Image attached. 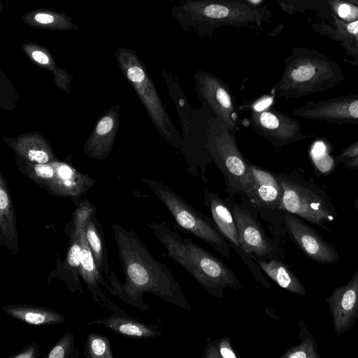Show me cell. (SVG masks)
<instances>
[{"label":"cell","mask_w":358,"mask_h":358,"mask_svg":"<svg viewBox=\"0 0 358 358\" xmlns=\"http://www.w3.org/2000/svg\"><path fill=\"white\" fill-rule=\"evenodd\" d=\"M115 242L124 283L111 271L106 280L115 290V296L141 311L149 310L143 293L152 294L177 307L189 310L192 306L182 289L166 265L157 261L133 230L113 222Z\"/></svg>","instance_id":"1"},{"label":"cell","mask_w":358,"mask_h":358,"mask_svg":"<svg viewBox=\"0 0 358 358\" xmlns=\"http://www.w3.org/2000/svg\"><path fill=\"white\" fill-rule=\"evenodd\" d=\"M171 13L182 30L201 38L224 27H261L273 17L266 7L248 0H185L172 7Z\"/></svg>","instance_id":"2"},{"label":"cell","mask_w":358,"mask_h":358,"mask_svg":"<svg viewBox=\"0 0 358 358\" xmlns=\"http://www.w3.org/2000/svg\"><path fill=\"white\" fill-rule=\"evenodd\" d=\"M166 255L183 267L199 285L216 298L224 296V289H239L242 284L237 275L222 260L192 239L170 229L166 222L148 224Z\"/></svg>","instance_id":"3"},{"label":"cell","mask_w":358,"mask_h":358,"mask_svg":"<svg viewBox=\"0 0 358 358\" xmlns=\"http://www.w3.org/2000/svg\"><path fill=\"white\" fill-rule=\"evenodd\" d=\"M285 64L281 77L272 87L280 98L299 99L322 92L344 80L339 65L315 50L294 48Z\"/></svg>","instance_id":"4"},{"label":"cell","mask_w":358,"mask_h":358,"mask_svg":"<svg viewBox=\"0 0 358 358\" xmlns=\"http://www.w3.org/2000/svg\"><path fill=\"white\" fill-rule=\"evenodd\" d=\"M162 76L182 128L181 150L187 170L192 176L206 182L207 169L213 163L208 149L209 115L202 108L190 104L174 73L165 70Z\"/></svg>","instance_id":"5"},{"label":"cell","mask_w":358,"mask_h":358,"mask_svg":"<svg viewBox=\"0 0 358 358\" xmlns=\"http://www.w3.org/2000/svg\"><path fill=\"white\" fill-rule=\"evenodd\" d=\"M275 173L284 191L280 210L294 214L330 232L329 224L336 220L338 213L324 190L292 173Z\"/></svg>","instance_id":"6"},{"label":"cell","mask_w":358,"mask_h":358,"mask_svg":"<svg viewBox=\"0 0 358 358\" xmlns=\"http://www.w3.org/2000/svg\"><path fill=\"white\" fill-rule=\"evenodd\" d=\"M208 115V149L212 162L223 174L229 195L244 196L251 180L249 161L238 147L236 134L220 120Z\"/></svg>","instance_id":"7"},{"label":"cell","mask_w":358,"mask_h":358,"mask_svg":"<svg viewBox=\"0 0 358 358\" xmlns=\"http://www.w3.org/2000/svg\"><path fill=\"white\" fill-rule=\"evenodd\" d=\"M149 186L180 227L210 245L223 257H230L231 248L226 237L208 216L197 210L166 185L149 181Z\"/></svg>","instance_id":"8"},{"label":"cell","mask_w":358,"mask_h":358,"mask_svg":"<svg viewBox=\"0 0 358 358\" xmlns=\"http://www.w3.org/2000/svg\"><path fill=\"white\" fill-rule=\"evenodd\" d=\"M193 78L201 108L236 134L239 129L238 118L229 86L214 74L200 69Z\"/></svg>","instance_id":"9"},{"label":"cell","mask_w":358,"mask_h":358,"mask_svg":"<svg viewBox=\"0 0 358 358\" xmlns=\"http://www.w3.org/2000/svg\"><path fill=\"white\" fill-rule=\"evenodd\" d=\"M250 122L259 136L278 148L315 136L304 134L297 120L274 108L252 110Z\"/></svg>","instance_id":"10"},{"label":"cell","mask_w":358,"mask_h":358,"mask_svg":"<svg viewBox=\"0 0 358 358\" xmlns=\"http://www.w3.org/2000/svg\"><path fill=\"white\" fill-rule=\"evenodd\" d=\"M283 223L292 241L310 259L320 264H331L340 260L338 251L320 234L299 216L283 210Z\"/></svg>","instance_id":"11"},{"label":"cell","mask_w":358,"mask_h":358,"mask_svg":"<svg viewBox=\"0 0 358 358\" xmlns=\"http://www.w3.org/2000/svg\"><path fill=\"white\" fill-rule=\"evenodd\" d=\"M292 114L306 120L327 123L358 124V94L308 101Z\"/></svg>","instance_id":"12"},{"label":"cell","mask_w":358,"mask_h":358,"mask_svg":"<svg viewBox=\"0 0 358 358\" xmlns=\"http://www.w3.org/2000/svg\"><path fill=\"white\" fill-rule=\"evenodd\" d=\"M337 336L352 329L358 320V268L350 281L336 287L325 299Z\"/></svg>","instance_id":"13"},{"label":"cell","mask_w":358,"mask_h":358,"mask_svg":"<svg viewBox=\"0 0 358 358\" xmlns=\"http://www.w3.org/2000/svg\"><path fill=\"white\" fill-rule=\"evenodd\" d=\"M249 165L251 180L244 197L256 207L280 210L284 191L275 172L250 162Z\"/></svg>","instance_id":"14"},{"label":"cell","mask_w":358,"mask_h":358,"mask_svg":"<svg viewBox=\"0 0 358 358\" xmlns=\"http://www.w3.org/2000/svg\"><path fill=\"white\" fill-rule=\"evenodd\" d=\"M82 244L80 276L86 285L94 303L101 306L110 314L123 311L124 310L117 306L103 294L100 287V285L103 286L111 295L115 296L114 289L108 280L103 278L101 272L95 264L85 232L82 236Z\"/></svg>","instance_id":"15"},{"label":"cell","mask_w":358,"mask_h":358,"mask_svg":"<svg viewBox=\"0 0 358 358\" xmlns=\"http://www.w3.org/2000/svg\"><path fill=\"white\" fill-rule=\"evenodd\" d=\"M231 211L238 230L241 248L245 252L263 257L273 251L260 224L247 210L234 206Z\"/></svg>","instance_id":"16"},{"label":"cell","mask_w":358,"mask_h":358,"mask_svg":"<svg viewBox=\"0 0 358 358\" xmlns=\"http://www.w3.org/2000/svg\"><path fill=\"white\" fill-rule=\"evenodd\" d=\"M83 234L79 238H69L65 258L63 260L60 257L56 259L55 269L49 273L46 280L48 283L55 279L59 280L72 294L84 293L80 276Z\"/></svg>","instance_id":"17"},{"label":"cell","mask_w":358,"mask_h":358,"mask_svg":"<svg viewBox=\"0 0 358 358\" xmlns=\"http://www.w3.org/2000/svg\"><path fill=\"white\" fill-rule=\"evenodd\" d=\"M331 22L314 24L315 31L330 39L334 40L345 50L346 55L352 58L351 65L358 66V20L346 22L331 13Z\"/></svg>","instance_id":"18"},{"label":"cell","mask_w":358,"mask_h":358,"mask_svg":"<svg viewBox=\"0 0 358 358\" xmlns=\"http://www.w3.org/2000/svg\"><path fill=\"white\" fill-rule=\"evenodd\" d=\"M88 324L103 325L120 336L134 339L152 338L161 334L157 325L139 322L124 310L96 319Z\"/></svg>","instance_id":"19"},{"label":"cell","mask_w":358,"mask_h":358,"mask_svg":"<svg viewBox=\"0 0 358 358\" xmlns=\"http://www.w3.org/2000/svg\"><path fill=\"white\" fill-rule=\"evenodd\" d=\"M2 310L10 317L31 325H51L66 321V318L61 313L34 304L6 305L2 307Z\"/></svg>","instance_id":"20"},{"label":"cell","mask_w":358,"mask_h":358,"mask_svg":"<svg viewBox=\"0 0 358 358\" xmlns=\"http://www.w3.org/2000/svg\"><path fill=\"white\" fill-rule=\"evenodd\" d=\"M204 203L209 208L213 221L222 234L236 247L241 248L232 211L226 201L206 188L204 189Z\"/></svg>","instance_id":"21"},{"label":"cell","mask_w":358,"mask_h":358,"mask_svg":"<svg viewBox=\"0 0 358 358\" xmlns=\"http://www.w3.org/2000/svg\"><path fill=\"white\" fill-rule=\"evenodd\" d=\"M19 235L17 219L11 199L2 186L0 189V245L7 248L10 254L18 253Z\"/></svg>","instance_id":"22"},{"label":"cell","mask_w":358,"mask_h":358,"mask_svg":"<svg viewBox=\"0 0 358 358\" xmlns=\"http://www.w3.org/2000/svg\"><path fill=\"white\" fill-rule=\"evenodd\" d=\"M252 257L266 274L280 287L296 294H307L302 282L286 264L276 260L262 261Z\"/></svg>","instance_id":"23"},{"label":"cell","mask_w":358,"mask_h":358,"mask_svg":"<svg viewBox=\"0 0 358 358\" xmlns=\"http://www.w3.org/2000/svg\"><path fill=\"white\" fill-rule=\"evenodd\" d=\"M85 234L95 264L107 278L111 271L108 259L106 243L101 224L94 214L87 224Z\"/></svg>","instance_id":"24"},{"label":"cell","mask_w":358,"mask_h":358,"mask_svg":"<svg viewBox=\"0 0 358 358\" xmlns=\"http://www.w3.org/2000/svg\"><path fill=\"white\" fill-rule=\"evenodd\" d=\"M29 25L41 29H72L74 27L68 16L54 11L33 10L22 17Z\"/></svg>","instance_id":"25"},{"label":"cell","mask_w":358,"mask_h":358,"mask_svg":"<svg viewBox=\"0 0 358 358\" xmlns=\"http://www.w3.org/2000/svg\"><path fill=\"white\" fill-rule=\"evenodd\" d=\"M300 343L290 347L281 356V358H320V355L317 344L303 320L299 322Z\"/></svg>","instance_id":"26"},{"label":"cell","mask_w":358,"mask_h":358,"mask_svg":"<svg viewBox=\"0 0 358 358\" xmlns=\"http://www.w3.org/2000/svg\"><path fill=\"white\" fill-rule=\"evenodd\" d=\"M83 356L86 358H113L109 338L103 334L90 333L84 345Z\"/></svg>","instance_id":"27"},{"label":"cell","mask_w":358,"mask_h":358,"mask_svg":"<svg viewBox=\"0 0 358 358\" xmlns=\"http://www.w3.org/2000/svg\"><path fill=\"white\" fill-rule=\"evenodd\" d=\"M94 209L89 203L81 205L75 211L72 220L66 224L65 234L69 238H79L85 232L87 224L92 215Z\"/></svg>","instance_id":"28"},{"label":"cell","mask_w":358,"mask_h":358,"mask_svg":"<svg viewBox=\"0 0 358 358\" xmlns=\"http://www.w3.org/2000/svg\"><path fill=\"white\" fill-rule=\"evenodd\" d=\"M79 349L72 332H66L43 356L45 358H78Z\"/></svg>","instance_id":"29"},{"label":"cell","mask_w":358,"mask_h":358,"mask_svg":"<svg viewBox=\"0 0 358 358\" xmlns=\"http://www.w3.org/2000/svg\"><path fill=\"white\" fill-rule=\"evenodd\" d=\"M329 4L339 19L346 22L358 20V5L343 0H329Z\"/></svg>","instance_id":"30"},{"label":"cell","mask_w":358,"mask_h":358,"mask_svg":"<svg viewBox=\"0 0 358 358\" xmlns=\"http://www.w3.org/2000/svg\"><path fill=\"white\" fill-rule=\"evenodd\" d=\"M24 51L29 54L30 57L41 65H49L51 62L49 55L38 46L31 44H24L22 45Z\"/></svg>","instance_id":"31"},{"label":"cell","mask_w":358,"mask_h":358,"mask_svg":"<svg viewBox=\"0 0 358 358\" xmlns=\"http://www.w3.org/2000/svg\"><path fill=\"white\" fill-rule=\"evenodd\" d=\"M217 345L222 358H236L238 357L231 345L230 339L227 336L217 340Z\"/></svg>","instance_id":"32"},{"label":"cell","mask_w":358,"mask_h":358,"mask_svg":"<svg viewBox=\"0 0 358 358\" xmlns=\"http://www.w3.org/2000/svg\"><path fill=\"white\" fill-rule=\"evenodd\" d=\"M38 357L39 345L37 343H33L10 356V358H37Z\"/></svg>","instance_id":"33"},{"label":"cell","mask_w":358,"mask_h":358,"mask_svg":"<svg viewBox=\"0 0 358 358\" xmlns=\"http://www.w3.org/2000/svg\"><path fill=\"white\" fill-rule=\"evenodd\" d=\"M356 155H358V141L344 148L336 157V160L339 163H342L345 160Z\"/></svg>","instance_id":"34"},{"label":"cell","mask_w":358,"mask_h":358,"mask_svg":"<svg viewBox=\"0 0 358 358\" xmlns=\"http://www.w3.org/2000/svg\"><path fill=\"white\" fill-rule=\"evenodd\" d=\"M113 120L109 116L103 117L97 124L96 131L99 135H104L108 133L113 127Z\"/></svg>","instance_id":"35"},{"label":"cell","mask_w":358,"mask_h":358,"mask_svg":"<svg viewBox=\"0 0 358 358\" xmlns=\"http://www.w3.org/2000/svg\"><path fill=\"white\" fill-rule=\"evenodd\" d=\"M28 157L30 160L39 164H44L48 162L49 157L43 150H30L28 152Z\"/></svg>","instance_id":"36"},{"label":"cell","mask_w":358,"mask_h":358,"mask_svg":"<svg viewBox=\"0 0 358 358\" xmlns=\"http://www.w3.org/2000/svg\"><path fill=\"white\" fill-rule=\"evenodd\" d=\"M35 171L36 174L44 179H50L54 175L52 168L49 165L43 164H38L35 166Z\"/></svg>","instance_id":"37"},{"label":"cell","mask_w":358,"mask_h":358,"mask_svg":"<svg viewBox=\"0 0 358 358\" xmlns=\"http://www.w3.org/2000/svg\"><path fill=\"white\" fill-rule=\"evenodd\" d=\"M206 353L203 355L205 358H221L218 352L217 341H210L206 345Z\"/></svg>","instance_id":"38"},{"label":"cell","mask_w":358,"mask_h":358,"mask_svg":"<svg viewBox=\"0 0 358 358\" xmlns=\"http://www.w3.org/2000/svg\"><path fill=\"white\" fill-rule=\"evenodd\" d=\"M285 12L292 13L296 10L298 0H274Z\"/></svg>","instance_id":"39"},{"label":"cell","mask_w":358,"mask_h":358,"mask_svg":"<svg viewBox=\"0 0 358 358\" xmlns=\"http://www.w3.org/2000/svg\"><path fill=\"white\" fill-rule=\"evenodd\" d=\"M341 164L346 169L358 171V155L350 157Z\"/></svg>","instance_id":"40"},{"label":"cell","mask_w":358,"mask_h":358,"mask_svg":"<svg viewBox=\"0 0 358 358\" xmlns=\"http://www.w3.org/2000/svg\"><path fill=\"white\" fill-rule=\"evenodd\" d=\"M58 175L63 180H69L72 176V171L69 166L62 165L58 169Z\"/></svg>","instance_id":"41"},{"label":"cell","mask_w":358,"mask_h":358,"mask_svg":"<svg viewBox=\"0 0 358 358\" xmlns=\"http://www.w3.org/2000/svg\"><path fill=\"white\" fill-rule=\"evenodd\" d=\"M262 1L263 0H248V1H250L251 3L256 6H259Z\"/></svg>","instance_id":"42"},{"label":"cell","mask_w":358,"mask_h":358,"mask_svg":"<svg viewBox=\"0 0 358 358\" xmlns=\"http://www.w3.org/2000/svg\"><path fill=\"white\" fill-rule=\"evenodd\" d=\"M353 207L358 210V197L353 201Z\"/></svg>","instance_id":"43"},{"label":"cell","mask_w":358,"mask_h":358,"mask_svg":"<svg viewBox=\"0 0 358 358\" xmlns=\"http://www.w3.org/2000/svg\"><path fill=\"white\" fill-rule=\"evenodd\" d=\"M358 5V0H343Z\"/></svg>","instance_id":"44"}]
</instances>
